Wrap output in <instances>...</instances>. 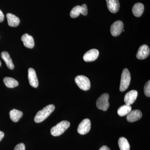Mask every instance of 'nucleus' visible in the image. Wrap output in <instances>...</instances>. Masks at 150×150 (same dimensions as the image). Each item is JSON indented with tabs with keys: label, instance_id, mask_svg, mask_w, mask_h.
<instances>
[{
	"label": "nucleus",
	"instance_id": "nucleus-1",
	"mask_svg": "<svg viewBox=\"0 0 150 150\" xmlns=\"http://www.w3.org/2000/svg\"><path fill=\"white\" fill-rule=\"evenodd\" d=\"M55 105L50 104L47 105L37 112L34 118V121L35 123H39L42 122L46 119L55 109Z\"/></svg>",
	"mask_w": 150,
	"mask_h": 150
},
{
	"label": "nucleus",
	"instance_id": "nucleus-2",
	"mask_svg": "<svg viewBox=\"0 0 150 150\" xmlns=\"http://www.w3.org/2000/svg\"><path fill=\"white\" fill-rule=\"evenodd\" d=\"M70 126V122L63 121L52 127L51 130V135L54 137H58L62 135Z\"/></svg>",
	"mask_w": 150,
	"mask_h": 150
},
{
	"label": "nucleus",
	"instance_id": "nucleus-3",
	"mask_svg": "<svg viewBox=\"0 0 150 150\" xmlns=\"http://www.w3.org/2000/svg\"><path fill=\"white\" fill-rule=\"evenodd\" d=\"M131 80V74L129 70L127 69H124L121 74L120 86V91H124L128 88L130 85Z\"/></svg>",
	"mask_w": 150,
	"mask_h": 150
},
{
	"label": "nucleus",
	"instance_id": "nucleus-4",
	"mask_svg": "<svg viewBox=\"0 0 150 150\" xmlns=\"http://www.w3.org/2000/svg\"><path fill=\"white\" fill-rule=\"evenodd\" d=\"M75 82L80 88L83 91H88L91 88L90 81L85 76H77L75 79Z\"/></svg>",
	"mask_w": 150,
	"mask_h": 150
},
{
	"label": "nucleus",
	"instance_id": "nucleus-5",
	"mask_svg": "<svg viewBox=\"0 0 150 150\" xmlns=\"http://www.w3.org/2000/svg\"><path fill=\"white\" fill-rule=\"evenodd\" d=\"M109 95L108 93L103 94L97 100V107L100 110L103 111L107 110L109 107Z\"/></svg>",
	"mask_w": 150,
	"mask_h": 150
},
{
	"label": "nucleus",
	"instance_id": "nucleus-6",
	"mask_svg": "<svg viewBox=\"0 0 150 150\" xmlns=\"http://www.w3.org/2000/svg\"><path fill=\"white\" fill-rule=\"evenodd\" d=\"M91 128V122L88 118L84 119L78 126L77 131L81 135H85L89 132Z\"/></svg>",
	"mask_w": 150,
	"mask_h": 150
},
{
	"label": "nucleus",
	"instance_id": "nucleus-7",
	"mask_svg": "<svg viewBox=\"0 0 150 150\" xmlns=\"http://www.w3.org/2000/svg\"><path fill=\"white\" fill-rule=\"evenodd\" d=\"M124 27L123 22L121 21H117L113 23L110 27V33L113 36H118L123 31Z\"/></svg>",
	"mask_w": 150,
	"mask_h": 150
},
{
	"label": "nucleus",
	"instance_id": "nucleus-8",
	"mask_svg": "<svg viewBox=\"0 0 150 150\" xmlns=\"http://www.w3.org/2000/svg\"><path fill=\"white\" fill-rule=\"evenodd\" d=\"M99 54V51L97 49H91L84 54L83 60L86 62H93L97 59Z\"/></svg>",
	"mask_w": 150,
	"mask_h": 150
},
{
	"label": "nucleus",
	"instance_id": "nucleus-9",
	"mask_svg": "<svg viewBox=\"0 0 150 150\" xmlns=\"http://www.w3.org/2000/svg\"><path fill=\"white\" fill-rule=\"evenodd\" d=\"M28 78L30 84L34 88L38 86V81L35 70L33 68H29L28 70Z\"/></svg>",
	"mask_w": 150,
	"mask_h": 150
},
{
	"label": "nucleus",
	"instance_id": "nucleus-10",
	"mask_svg": "<svg viewBox=\"0 0 150 150\" xmlns=\"http://www.w3.org/2000/svg\"><path fill=\"white\" fill-rule=\"evenodd\" d=\"M150 52V48L147 45H142L138 49L137 54V58L141 60L145 59L149 55Z\"/></svg>",
	"mask_w": 150,
	"mask_h": 150
},
{
	"label": "nucleus",
	"instance_id": "nucleus-11",
	"mask_svg": "<svg viewBox=\"0 0 150 150\" xmlns=\"http://www.w3.org/2000/svg\"><path fill=\"white\" fill-rule=\"evenodd\" d=\"M138 94V92L134 90L127 93L124 97V102L126 104L131 105L133 104L137 99Z\"/></svg>",
	"mask_w": 150,
	"mask_h": 150
},
{
	"label": "nucleus",
	"instance_id": "nucleus-12",
	"mask_svg": "<svg viewBox=\"0 0 150 150\" xmlns=\"http://www.w3.org/2000/svg\"><path fill=\"white\" fill-rule=\"evenodd\" d=\"M127 121L129 122H134L138 121L142 118V113L139 110H131L128 115H127Z\"/></svg>",
	"mask_w": 150,
	"mask_h": 150
},
{
	"label": "nucleus",
	"instance_id": "nucleus-13",
	"mask_svg": "<svg viewBox=\"0 0 150 150\" xmlns=\"http://www.w3.org/2000/svg\"><path fill=\"white\" fill-rule=\"evenodd\" d=\"M21 40L23 42V45L26 48H32L34 47L35 45L34 39L31 35L25 33L22 36Z\"/></svg>",
	"mask_w": 150,
	"mask_h": 150
},
{
	"label": "nucleus",
	"instance_id": "nucleus-14",
	"mask_svg": "<svg viewBox=\"0 0 150 150\" xmlns=\"http://www.w3.org/2000/svg\"><path fill=\"white\" fill-rule=\"evenodd\" d=\"M107 7L110 12L116 13L119 11L120 4L118 0H106Z\"/></svg>",
	"mask_w": 150,
	"mask_h": 150
},
{
	"label": "nucleus",
	"instance_id": "nucleus-15",
	"mask_svg": "<svg viewBox=\"0 0 150 150\" xmlns=\"http://www.w3.org/2000/svg\"><path fill=\"white\" fill-rule=\"evenodd\" d=\"M7 19L8 23L10 26L16 27L18 26L19 24L20 19L16 16L11 13H8L6 14Z\"/></svg>",
	"mask_w": 150,
	"mask_h": 150
},
{
	"label": "nucleus",
	"instance_id": "nucleus-16",
	"mask_svg": "<svg viewBox=\"0 0 150 150\" xmlns=\"http://www.w3.org/2000/svg\"><path fill=\"white\" fill-rule=\"evenodd\" d=\"M1 57L5 62L7 67L9 69L13 70L14 69V65L8 52L6 51H3L1 53Z\"/></svg>",
	"mask_w": 150,
	"mask_h": 150
},
{
	"label": "nucleus",
	"instance_id": "nucleus-17",
	"mask_svg": "<svg viewBox=\"0 0 150 150\" xmlns=\"http://www.w3.org/2000/svg\"><path fill=\"white\" fill-rule=\"evenodd\" d=\"M144 9V7L143 4L141 3H137L132 8V12L135 16L139 17L142 15Z\"/></svg>",
	"mask_w": 150,
	"mask_h": 150
},
{
	"label": "nucleus",
	"instance_id": "nucleus-18",
	"mask_svg": "<svg viewBox=\"0 0 150 150\" xmlns=\"http://www.w3.org/2000/svg\"><path fill=\"white\" fill-rule=\"evenodd\" d=\"M9 115L11 120L13 122H17L22 117L23 113L21 111L13 109L11 110Z\"/></svg>",
	"mask_w": 150,
	"mask_h": 150
},
{
	"label": "nucleus",
	"instance_id": "nucleus-19",
	"mask_svg": "<svg viewBox=\"0 0 150 150\" xmlns=\"http://www.w3.org/2000/svg\"><path fill=\"white\" fill-rule=\"evenodd\" d=\"M4 82L7 87L13 88L18 86V82L17 81L13 78L6 77L4 78Z\"/></svg>",
	"mask_w": 150,
	"mask_h": 150
},
{
	"label": "nucleus",
	"instance_id": "nucleus-20",
	"mask_svg": "<svg viewBox=\"0 0 150 150\" xmlns=\"http://www.w3.org/2000/svg\"><path fill=\"white\" fill-rule=\"evenodd\" d=\"M132 110L131 105L125 104L121 106L118 110V115L120 116H124L128 115Z\"/></svg>",
	"mask_w": 150,
	"mask_h": 150
},
{
	"label": "nucleus",
	"instance_id": "nucleus-21",
	"mask_svg": "<svg viewBox=\"0 0 150 150\" xmlns=\"http://www.w3.org/2000/svg\"><path fill=\"white\" fill-rule=\"evenodd\" d=\"M118 144L120 150H130V145L126 138L120 137L118 140Z\"/></svg>",
	"mask_w": 150,
	"mask_h": 150
},
{
	"label": "nucleus",
	"instance_id": "nucleus-22",
	"mask_svg": "<svg viewBox=\"0 0 150 150\" xmlns=\"http://www.w3.org/2000/svg\"><path fill=\"white\" fill-rule=\"evenodd\" d=\"M81 13V6H75L70 12V16L72 18L78 17Z\"/></svg>",
	"mask_w": 150,
	"mask_h": 150
},
{
	"label": "nucleus",
	"instance_id": "nucleus-23",
	"mask_svg": "<svg viewBox=\"0 0 150 150\" xmlns=\"http://www.w3.org/2000/svg\"><path fill=\"white\" fill-rule=\"evenodd\" d=\"M144 92L145 95L147 97L150 96V81H149L145 84L144 87Z\"/></svg>",
	"mask_w": 150,
	"mask_h": 150
},
{
	"label": "nucleus",
	"instance_id": "nucleus-24",
	"mask_svg": "<svg viewBox=\"0 0 150 150\" xmlns=\"http://www.w3.org/2000/svg\"><path fill=\"white\" fill-rule=\"evenodd\" d=\"M81 6V14L83 16L87 15L88 13V8L85 4L82 5Z\"/></svg>",
	"mask_w": 150,
	"mask_h": 150
},
{
	"label": "nucleus",
	"instance_id": "nucleus-25",
	"mask_svg": "<svg viewBox=\"0 0 150 150\" xmlns=\"http://www.w3.org/2000/svg\"><path fill=\"white\" fill-rule=\"evenodd\" d=\"M25 146L23 143H20L16 146L14 150H25Z\"/></svg>",
	"mask_w": 150,
	"mask_h": 150
},
{
	"label": "nucleus",
	"instance_id": "nucleus-26",
	"mask_svg": "<svg viewBox=\"0 0 150 150\" xmlns=\"http://www.w3.org/2000/svg\"><path fill=\"white\" fill-rule=\"evenodd\" d=\"M4 15L1 11L0 10V22H2L4 21Z\"/></svg>",
	"mask_w": 150,
	"mask_h": 150
},
{
	"label": "nucleus",
	"instance_id": "nucleus-27",
	"mask_svg": "<svg viewBox=\"0 0 150 150\" xmlns=\"http://www.w3.org/2000/svg\"><path fill=\"white\" fill-rule=\"evenodd\" d=\"M99 150H110V148L108 147L107 146H103Z\"/></svg>",
	"mask_w": 150,
	"mask_h": 150
},
{
	"label": "nucleus",
	"instance_id": "nucleus-28",
	"mask_svg": "<svg viewBox=\"0 0 150 150\" xmlns=\"http://www.w3.org/2000/svg\"><path fill=\"white\" fill-rule=\"evenodd\" d=\"M4 137V134L2 131H0V142L1 141L2 139Z\"/></svg>",
	"mask_w": 150,
	"mask_h": 150
},
{
	"label": "nucleus",
	"instance_id": "nucleus-29",
	"mask_svg": "<svg viewBox=\"0 0 150 150\" xmlns=\"http://www.w3.org/2000/svg\"><path fill=\"white\" fill-rule=\"evenodd\" d=\"M1 66V61H0V67Z\"/></svg>",
	"mask_w": 150,
	"mask_h": 150
}]
</instances>
